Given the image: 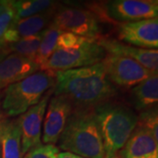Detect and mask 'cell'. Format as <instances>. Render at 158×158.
<instances>
[{
    "label": "cell",
    "mask_w": 158,
    "mask_h": 158,
    "mask_svg": "<svg viewBox=\"0 0 158 158\" xmlns=\"http://www.w3.org/2000/svg\"><path fill=\"white\" fill-rule=\"evenodd\" d=\"M56 96H63L74 108H94L110 102L118 94L109 81L102 62L89 67L58 71L54 74Z\"/></svg>",
    "instance_id": "obj_1"
},
{
    "label": "cell",
    "mask_w": 158,
    "mask_h": 158,
    "mask_svg": "<svg viewBox=\"0 0 158 158\" xmlns=\"http://www.w3.org/2000/svg\"><path fill=\"white\" fill-rule=\"evenodd\" d=\"M57 142L65 152L85 158H105L103 141L93 108H74Z\"/></svg>",
    "instance_id": "obj_2"
},
{
    "label": "cell",
    "mask_w": 158,
    "mask_h": 158,
    "mask_svg": "<svg viewBox=\"0 0 158 158\" xmlns=\"http://www.w3.org/2000/svg\"><path fill=\"white\" fill-rule=\"evenodd\" d=\"M105 150V158H118L138 123V116L123 105L106 102L93 108Z\"/></svg>",
    "instance_id": "obj_3"
},
{
    "label": "cell",
    "mask_w": 158,
    "mask_h": 158,
    "mask_svg": "<svg viewBox=\"0 0 158 158\" xmlns=\"http://www.w3.org/2000/svg\"><path fill=\"white\" fill-rule=\"evenodd\" d=\"M55 77L38 71L21 81L9 85L3 92L2 108L7 117L21 115L35 106L46 92L55 86Z\"/></svg>",
    "instance_id": "obj_4"
},
{
    "label": "cell",
    "mask_w": 158,
    "mask_h": 158,
    "mask_svg": "<svg viewBox=\"0 0 158 158\" xmlns=\"http://www.w3.org/2000/svg\"><path fill=\"white\" fill-rule=\"evenodd\" d=\"M106 53L96 40L86 39L78 45L56 48L48 62L40 69L54 76L58 71L89 67L99 63Z\"/></svg>",
    "instance_id": "obj_5"
},
{
    "label": "cell",
    "mask_w": 158,
    "mask_h": 158,
    "mask_svg": "<svg viewBox=\"0 0 158 158\" xmlns=\"http://www.w3.org/2000/svg\"><path fill=\"white\" fill-rule=\"evenodd\" d=\"M51 25L61 30L98 41L101 38L98 19L92 11L75 8L62 7L56 9Z\"/></svg>",
    "instance_id": "obj_6"
},
{
    "label": "cell",
    "mask_w": 158,
    "mask_h": 158,
    "mask_svg": "<svg viewBox=\"0 0 158 158\" xmlns=\"http://www.w3.org/2000/svg\"><path fill=\"white\" fill-rule=\"evenodd\" d=\"M100 13L108 19L122 23L140 21L157 18L158 1L156 0H113L105 2Z\"/></svg>",
    "instance_id": "obj_7"
},
{
    "label": "cell",
    "mask_w": 158,
    "mask_h": 158,
    "mask_svg": "<svg viewBox=\"0 0 158 158\" xmlns=\"http://www.w3.org/2000/svg\"><path fill=\"white\" fill-rule=\"evenodd\" d=\"M101 62L109 81L118 87H134L155 74L135 61L117 55L106 54Z\"/></svg>",
    "instance_id": "obj_8"
},
{
    "label": "cell",
    "mask_w": 158,
    "mask_h": 158,
    "mask_svg": "<svg viewBox=\"0 0 158 158\" xmlns=\"http://www.w3.org/2000/svg\"><path fill=\"white\" fill-rule=\"evenodd\" d=\"M54 93V88L48 90L42 98L35 106L30 107L25 113L18 117V121L21 135V151L25 155L32 148L41 143L42 125L44 120L46 109L51 95Z\"/></svg>",
    "instance_id": "obj_9"
},
{
    "label": "cell",
    "mask_w": 158,
    "mask_h": 158,
    "mask_svg": "<svg viewBox=\"0 0 158 158\" xmlns=\"http://www.w3.org/2000/svg\"><path fill=\"white\" fill-rule=\"evenodd\" d=\"M73 110V104L65 97L55 95L48 101L42 125L43 144L56 143Z\"/></svg>",
    "instance_id": "obj_10"
},
{
    "label": "cell",
    "mask_w": 158,
    "mask_h": 158,
    "mask_svg": "<svg viewBox=\"0 0 158 158\" xmlns=\"http://www.w3.org/2000/svg\"><path fill=\"white\" fill-rule=\"evenodd\" d=\"M118 40L145 49L158 48V19L122 23L117 27Z\"/></svg>",
    "instance_id": "obj_11"
},
{
    "label": "cell",
    "mask_w": 158,
    "mask_h": 158,
    "mask_svg": "<svg viewBox=\"0 0 158 158\" xmlns=\"http://www.w3.org/2000/svg\"><path fill=\"white\" fill-rule=\"evenodd\" d=\"M56 9V5L34 16L17 20L14 19L3 38L0 49L9 44L16 42L19 40L41 33L51 24Z\"/></svg>",
    "instance_id": "obj_12"
},
{
    "label": "cell",
    "mask_w": 158,
    "mask_h": 158,
    "mask_svg": "<svg viewBox=\"0 0 158 158\" xmlns=\"http://www.w3.org/2000/svg\"><path fill=\"white\" fill-rule=\"evenodd\" d=\"M106 54L127 57L142 65L153 73H157V49H145L125 44L118 40L101 37L98 40Z\"/></svg>",
    "instance_id": "obj_13"
},
{
    "label": "cell",
    "mask_w": 158,
    "mask_h": 158,
    "mask_svg": "<svg viewBox=\"0 0 158 158\" xmlns=\"http://www.w3.org/2000/svg\"><path fill=\"white\" fill-rule=\"evenodd\" d=\"M40 70L34 59L9 54L0 60V91Z\"/></svg>",
    "instance_id": "obj_14"
},
{
    "label": "cell",
    "mask_w": 158,
    "mask_h": 158,
    "mask_svg": "<svg viewBox=\"0 0 158 158\" xmlns=\"http://www.w3.org/2000/svg\"><path fill=\"white\" fill-rule=\"evenodd\" d=\"M118 158H158V141L149 132L136 127L118 153Z\"/></svg>",
    "instance_id": "obj_15"
},
{
    "label": "cell",
    "mask_w": 158,
    "mask_h": 158,
    "mask_svg": "<svg viewBox=\"0 0 158 158\" xmlns=\"http://www.w3.org/2000/svg\"><path fill=\"white\" fill-rule=\"evenodd\" d=\"M131 100L138 111H145L155 107L158 101V75L153 74L131 90Z\"/></svg>",
    "instance_id": "obj_16"
},
{
    "label": "cell",
    "mask_w": 158,
    "mask_h": 158,
    "mask_svg": "<svg viewBox=\"0 0 158 158\" xmlns=\"http://www.w3.org/2000/svg\"><path fill=\"white\" fill-rule=\"evenodd\" d=\"M1 158H22L21 135L18 118L7 119L0 125Z\"/></svg>",
    "instance_id": "obj_17"
},
{
    "label": "cell",
    "mask_w": 158,
    "mask_h": 158,
    "mask_svg": "<svg viewBox=\"0 0 158 158\" xmlns=\"http://www.w3.org/2000/svg\"><path fill=\"white\" fill-rule=\"evenodd\" d=\"M43 31L40 34L19 40L16 42L4 47L0 49V57L3 58L9 54H17L31 59H35V56L39 49L40 43L42 38Z\"/></svg>",
    "instance_id": "obj_18"
},
{
    "label": "cell",
    "mask_w": 158,
    "mask_h": 158,
    "mask_svg": "<svg viewBox=\"0 0 158 158\" xmlns=\"http://www.w3.org/2000/svg\"><path fill=\"white\" fill-rule=\"evenodd\" d=\"M62 33L61 30L52 26L51 24L43 31L39 49L34 59L36 63L40 66V69L48 62V60L52 56L53 52L56 48L57 39Z\"/></svg>",
    "instance_id": "obj_19"
},
{
    "label": "cell",
    "mask_w": 158,
    "mask_h": 158,
    "mask_svg": "<svg viewBox=\"0 0 158 158\" xmlns=\"http://www.w3.org/2000/svg\"><path fill=\"white\" fill-rule=\"evenodd\" d=\"M11 3L15 11V20L34 16L56 5L50 0H15Z\"/></svg>",
    "instance_id": "obj_20"
},
{
    "label": "cell",
    "mask_w": 158,
    "mask_h": 158,
    "mask_svg": "<svg viewBox=\"0 0 158 158\" xmlns=\"http://www.w3.org/2000/svg\"><path fill=\"white\" fill-rule=\"evenodd\" d=\"M137 127L145 129L158 141V113L157 107H152L142 111L138 116Z\"/></svg>",
    "instance_id": "obj_21"
},
{
    "label": "cell",
    "mask_w": 158,
    "mask_h": 158,
    "mask_svg": "<svg viewBox=\"0 0 158 158\" xmlns=\"http://www.w3.org/2000/svg\"><path fill=\"white\" fill-rule=\"evenodd\" d=\"M58 148L55 145L40 144L27 153L24 158H57Z\"/></svg>",
    "instance_id": "obj_22"
},
{
    "label": "cell",
    "mask_w": 158,
    "mask_h": 158,
    "mask_svg": "<svg viewBox=\"0 0 158 158\" xmlns=\"http://www.w3.org/2000/svg\"><path fill=\"white\" fill-rule=\"evenodd\" d=\"M14 19H15V11L12 8L10 1L7 8L2 13H0V48L5 34L8 31V29L10 28Z\"/></svg>",
    "instance_id": "obj_23"
},
{
    "label": "cell",
    "mask_w": 158,
    "mask_h": 158,
    "mask_svg": "<svg viewBox=\"0 0 158 158\" xmlns=\"http://www.w3.org/2000/svg\"><path fill=\"white\" fill-rule=\"evenodd\" d=\"M57 158H85L70 152H60L57 155Z\"/></svg>",
    "instance_id": "obj_24"
},
{
    "label": "cell",
    "mask_w": 158,
    "mask_h": 158,
    "mask_svg": "<svg viewBox=\"0 0 158 158\" xmlns=\"http://www.w3.org/2000/svg\"><path fill=\"white\" fill-rule=\"evenodd\" d=\"M2 99H3V93L0 92V125L2 124L7 118L6 113H4L3 108H2Z\"/></svg>",
    "instance_id": "obj_25"
},
{
    "label": "cell",
    "mask_w": 158,
    "mask_h": 158,
    "mask_svg": "<svg viewBox=\"0 0 158 158\" xmlns=\"http://www.w3.org/2000/svg\"><path fill=\"white\" fill-rule=\"evenodd\" d=\"M1 153H2V142H1V132H0V158H1Z\"/></svg>",
    "instance_id": "obj_26"
}]
</instances>
